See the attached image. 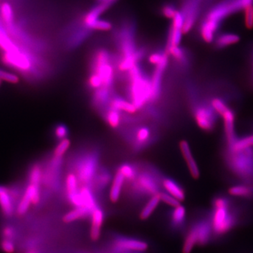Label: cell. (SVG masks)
<instances>
[{
  "label": "cell",
  "instance_id": "obj_28",
  "mask_svg": "<svg viewBox=\"0 0 253 253\" xmlns=\"http://www.w3.org/2000/svg\"><path fill=\"white\" fill-rule=\"evenodd\" d=\"M160 201L159 193L158 194L154 195L152 196L146 204L145 206L143 207L141 213H140V218L142 220H146L150 218L151 215L156 210L157 207L159 205Z\"/></svg>",
  "mask_w": 253,
  "mask_h": 253
},
{
  "label": "cell",
  "instance_id": "obj_36",
  "mask_svg": "<svg viewBox=\"0 0 253 253\" xmlns=\"http://www.w3.org/2000/svg\"><path fill=\"white\" fill-rule=\"evenodd\" d=\"M23 192L30 198L33 205H37L40 202V186L28 184Z\"/></svg>",
  "mask_w": 253,
  "mask_h": 253
},
{
  "label": "cell",
  "instance_id": "obj_47",
  "mask_svg": "<svg viewBox=\"0 0 253 253\" xmlns=\"http://www.w3.org/2000/svg\"><path fill=\"white\" fill-rule=\"evenodd\" d=\"M178 12L177 8L172 3H166L161 8V12L165 17L172 19L177 12Z\"/></svg>",
  "mask_w": 253,
  "mask_h": 253
},
{
  "label": "cell",
  "instance_id": "obj_10",
  "mask_svg": "<svg viewBox=\"0 0 253 253\" xmlns=\"http://www.w3.org/2000/svg\"><path fill=\"white\" fill-rule=\"evenodd\" d=\"M169 62V57L165 59L161 64L155 66L152 78V100L151 103H154L159 100L162 92V83H163V74L166 71V67Z\"/></svg>",
  "mask_w": 253,
  "mask_h": 253
},
{
  "label": "cell",
  "instance_id": "obj_3",
  "mask_svg": "<svg viewBox=\"0 0 253 253\" xmlns=\"http://www.w3.org/2000/svg\"><path fill=\"white\" fill-rule=\"evenodd\" d=\"M128 100L141 110L152 100V80L144 73L139 64L128 71Z\"/></svg>",
  "mask_w": 253,
  "mask_h": 253
},
{
  "label": "cell",
  "instance_id": "obj_30",
  "mask_svg": "<svg viewBox=\"0 0 253 253\" xmlns=\"http://www.w3.org/2000/svg\"><path fill=\"white\" fill-rule=\"evenodd\" d=\"M79 180L76 174L73 172H70L67 174L65 180L66 191L67 196L78 193L80 190Z\"/></svg>",
  "mask_w": 253,
  "mask_h": 253
},
{
  "label": "cell",
  "instance_id": "obj_48",
  "mask_svg": "<svg viewBox=\"0 0 253 253\" xmlns=\"http://www.w3.org/2000/svg\"><path fill=\"white\" fill-rule=\"evenodd\" d=\"M245 25L248 29L253 28V5L244 9Z\"/></svg>",
  "mask_w": 253,
  "mask_h": 253
},
{
  "label": "cell",
  "instance_id": "obj_46",
  "mask_svg": "<svg viewBox=\"0 0 253 253\" xmlns=\"http://www.w3.org/2000/svg\"><path fill=\"white\" fill-rule=\"evenodd\" d=\"M1 239L14 240L17 236V231L12 225H5L1 230Z\"/></svg>",
  "mask_w": 253,
  "mask_h": 253
},
{
  "label": "cell",
  "instance_id": "obj_31",
  "mask_svg": "<svg viewBox=\"0 0 253 253\" xmlns=\"http://www.w3.org/2000/svg\"><path fill=\"white\" fill-rule=\"evenodd\" d=\"M117 171L123 175L125 180L129 181V182L130 181L133 182L135 180L138 174L137 168L135 167V165L130 164V163H122L119 166Z\"/></svg>",
  "mask_w": 253,
  "mask_h": 253
},
{
  "label": "cell",
  "instance_id": "obj_33",
  "mask_svg": "<svg viewBox=\"0 0 253 253\" xmlns=\"http://www.w3.org/2000/svg\"><path fill=\"white\" fill-rule=\"evenodd\" d=\"M42 168L39 164H34L28 172V184L40 186L41 182H42Z\"/></svg>",
  "mask_w": 253,
  "mask_h": 253
},
{
  "label": "cell",
  "instance_id": "obj_42",
  "mask_svg": "<svg viewBox=\"0 0 253 253\" xmlns=\"http://www.w3.org/2000/svg\"><path fill=\"white\" fill-rule=\"evenodd\" d=\"M87 85L91 90L96 91L103 87V83L97 74L91 73L87 80Z\"/></svg>",
  "mask_w": 253,
  "mask_h": 253
},
{
  "label": "cell",
  "instance_id": "obj_6",
  "mask_svg": "<svg viewBox=\"0 0 253 253\" xmlns=\"http://www.w3.org/2000/svg\"><path fill=\"white\" fill-rule=\"evenodd\" d=\"M162 179L159 176L150 172H142L137 174L133 181V191L141 196H151L160 193Z\"/></svg>",
  "mask_w": 253,
  "mask_h": 253
},
{
  "label": "cell",
  "instance_id": "obj_52",
  "mask_svg": "<svg viewBox=\"0 0 253 253\" xmlns=\"http://www.w3.org/2000/svg\"><path fill=\"white\" fill-rule=\"evenodd\" d=\"M27 253H39L37 252V251H35V250H31V251H28Z\"/></svg>",
  "mask_w": 253,
  "mask_h": 253
},
{
  "label": "cell",
  "instance_id": "obj_41",
  "mask_svg": "<svg viewBox=\"0 0 253 253\" xmlns=\"http://www.w3.org/2000/svg\"><path fill=\"white\" fill-rule=\"evenodd\" d=\"M112 23L108 20L104 19H97L89 27L90 31H108L112 29Z\"/></svg>",
  "mask_w": 253,
  "mask_h": 253
},
{
  "label": "cell",
  "instance_id": "obj_50",
  "mask_svg": "<svg viewBox=\"0 0 253 253\" xmlns=\"http://www.w3.org/2000/svg\"><path fill=\"white\" fill-rule=\"evenodd\" d=\"M98 3H105V4H111V5H114V4L118 0H97Z\"/></svg>",
  "mask_w": 253,
  "mask_h": 253
},
{
  "label": "cell",
  "instance_id": "obj_43",
  "mask_svg": "<svg viewBox=\"0 0 253 253\" xmlns=\"http://www.w3.org/2000/svg\"><path fill=\"white\" fill-rule=\"evenodd\" d=\"M19 78L15 74L0 69V81L6 82L11 84H17L19 83Z\"/></svg>",
  "mask_w": 253,
  "mask_h": 253
},
{
  "label": "cell",
  "instance_id": "obj_18",
  "mask_svg": "<svg viewBox=\"0 0 253 253\" xmlns=\"http://www.w3.org/2000/svg\"><path fill=\"white\" fill-rule=\"evenodd\" d=\"M111 6L112 5L111 4H105V3H98L97 5L94 6L89 12L84 14V17H83V24L89 29V27L95 20L99 19L101 16L105 13Z\"/></svg>",
  "mask_w": 253,
  "mask_h": 253
},
{
  "label": "cell",
  "instance_id": "obj_26",
  "mask_svg": "<svg viewBox=\"0 0 253 253\" xmlns=\"http://www.w3.org/2000/svg\"><path fill=\"white\" fill-rule=\"evenodd\" d=\"M240 37L238 34L232 33H225L219 34L215 38V45L218 49H224L238 43Z\"/></svg>",
  "mask_w": 253,
  "mask_h": 253
},
{
  "label": "cell",
  "instance_id": "obj_22",
  "mask_svg": "<svg viewBox=\"0 0 253 253\" xmlns=\"http://www.w3.org/2000/svg\"><path fill=\"white\" fill-rule=\"evenodd\" d=\"M0 211L5 218H11L15 211V201L9 191L0 195Z\"/></svg>",
  "mask_w": 253,
  "mask_h": 253
},
{
  "label": "cell",
  "instance_id": "obj_16",
  "mask_svg": "<svg viewBox=\"0 0 253 253\" xmlns=\"http://www.w3.org/2000/svg\"><path fill=\"white\" fill-rule=\"evenodd\" d=\"M161 185L166 192L169 193L180 202L185 201L186 199L185 189L172 179L169 178V177H163Z\"/></svg>",
  "mask_w": 253,
  "mask_h": 253
},
{
  "label": "cell",
  "instance_id": "obj_17",
  "mask_svg": "<svg viewBox=\"0 0 253 253\" xmlns=\"http://www.w3.org/2000/svg\"><path fill=\"white\" fill-rule=\"evenodd\" d=\"M228 193L232 197L246 201L253 200V185L241 183L229 187Z\"/></svg>",
  "mask_w": 253,
  "mask_h": 253
},
{
  "label": "cell",
  "instance_id": "obj_35",
  "mask_svg": "<svg viewBox=\"0 0 253 253\" xmlns=\"http://www.w3.org/2000/svg\"><path fill=\"white\" fill-rule=\"evenodd\" d=\"M253 147V134L248 136L238 139L234 142L231 147H228V149L234 151L243 150V149H249Z\"/></svg>",
  "mask_w": 253,
  "mask_h": 253
},
{
  "label": "cell",
  "instance_id": "obj_9",
  "mask_svg": "<svg viewBox=\"0 0 253 253\" xmlns=\"http://www.w3.org/2000/svg\"><path fill=\"white\" fill-rule=\"evenodd\" d=\"M2 60L7 65L23 72L29 71L33 67L32 56L27 51H22L20 48L9 52H4Z\"/></svg>",
  "mask_w": 253,
  "mask_h": 253
},
{
  "label": "cell",
  "instance_id": "obj_45",
  "mask_svg": "<svg viewBox=\"0 0 253 253\" xmlns=\"http://www.w3.org/2000/svg\"><path fill=\"white\" fill-rule=\"evenodd\" d=\"M68 134V129L67 125H64V124H59L55 127L54 136L58 141L67 139Z\"/></svg>",
  "mask_w": 253,
  "mask_h": 253
},
{
  "label": "cell",
  "instance_id": "obj_5",
  "mask_svg": "<svg viewBox=\"0 0 253 253\" xmlns=\"http://www.w3.org/2000/svg\"><path fill=\"white\" fill-rule=\"evenodd\" d=\"M100 155L96 150L80 154L73 162L74 173L76 174L80 184L90 186L99 169Z\"/></svg>",
  "mask_w": 253,
  "mask_h": 253
},
{
  "label": "cell",
  "instance_id": "obj_54",
  "mask_svg": "<svg viewBox=\"0 0 253 253\" xmlns=\"http://www.w3.org/2000/svg\"><path fill=\"white\" fill-rule=\"evenodd\" d=\"M141 253L135 252V253Z\"/></svg>",
  "mask_w": 253,
  "mask_h": 253
},
{
  "label": "cell",
  "instance_id": "obj_11",
  "mask_svg": "<svg viewBox=\"0 0 253 253\" xmlns=\"http://www.w3.org/2000/svg\"><path fill=\"white\" fill-rule=\"evenodd\" d=\"M182 13L185 17L184 34H187L192 29L199 12V0H186L182 8Z\"/></svg>",
  "mask_w": 253,
  "mask_h": 253
},
{
  "label": "cell",
  "instance_id": "obj_49",
  "mask_svg": "<svg viewBox=\"0 0 253 253\" xmlns=\"http://www.w3.org/2000/svg\"><path fill=\"white\" fill-rule=\"evenodd\" d=\"M0 248L5 253H14L15 251V244L14 240L1 239L0 241Z\"/></svg>",
  "mask_w": 253,
  "mask_h": 253
},
{
  "label": "cell",
  "instance_id": "obj_7",
  "mask_svg": "<svg viewBox=\"0 0 253 253\" xmlns=\"http://www.w3.org/2000/svg\"><path fill=\"white\" fill-rule=\"evenodd\" d=\"M193 118L198 126L205 132H210L215 128L217 114L210 103H199L193 108Z\"/></svg>",
  "mask_w": 253,
  "mask_h": 253
},
{
  "label": "cell",
  "instance_id": "obj_24",
  "mask_svg": "<svg viewBox=\"0 0 253 253\" xmlns=\"http://www.w3.org/2000/svg\"><path fill=\"white\" fill-rule=\"evenodd\" d=\"M80 194L81 196L83 207H86L92 212L95 207L98 206L97 204L93 189L89 186L83 185L80 188Z\"/></svg>",
  "mask_w": 253,
  "mask_h": 253
},
{
  "label": "cell",
  "instance_id": "obj_2",
  "mask_svg": "<svg viewBox=\"0 0 253 253\" xmlns=\"http://www.w3.org/2000/svg\"><path fill=\"white\" fill-rule=\"evenodd\" d=\"M246 8L244 0H225L212 8L201 26L202 40L207 43L213 42L221 22L230 14Z\"/></svg>",
  "mask_w": 253,
  "mask_h": 253
},
{
  "label": "cell",
  "instance_id": "obj_56",
  "mask_svg": "<svg viewBox=\"0 0 253 253\" xmlns=\"http://www.w3.org/2000/svg\"></svg>",
  "mask_w": 253,
  "mask_h": 253
},
{
  "label": "cell",
  "instance_id": "obj_37",
  "mask_svg": "<svg viewBox=\"0 0 253 253\" xmlns=\"http://www.w3.org/2000/svg\"><path fill=\"white\" fill-rule=\"evenodd\" d=\"M210 105L217 114L221 116L229 109V107L224 100L219 97H213L210 101Z\"/></svg>",
  "mask_w": 253,
  "mask_h": 253
},
{
  "label": "cell",
  "instance_id": "obj_20",
  "mask_svg": "<svg viewBox=\"0 0 253 253\" xmlns=\"http://www.w3.org/2000/svg\"><path fill=\"white\" fill-rule=\"evenodd\" d=\"M108 106L112 107L115 109L118 110L120 112L126 113L128 114H136L139 111L131 101L118 96H113Z\"/></svg>",
  "mask_w": 253,
  "mask_h": 253
},
{
  "label": "cell",
  "instance_id": "obj_1",
  "mask_svg": "<svg viewBox=\"0 0 253 253\" xmlns=\"http://www.w3.org/2000/svg\"><path fill=\"white\" fill-rule=\"evenodd\" d=\"M208 211L213 227L214 242L225 238L242 225L246 219L245 208L238 205L229 195L214 196L211 208Z\"/></svg>",
  "mask_w": 253,
  "mask_h": 253
},
{
  "label": "cell",
  "instance_id": "obj_53",
  "mask_svg": "<svg viewBox=\"0 0 253 253\" xmlns=\"http://www.w3.org/2000/svg\"><path fill=\"white\" fill-rule=\"evenodd\" d=\"M1 83H2V82L0 81V87H1Z\"/></svg>",
  "mask_w": 253,
  "mask_h": 253
},
{
  "label": "cell",
  "instance_id": "obj_34",
  "mask_svg": "<svg viewBox=\"0 0 253 253\" xmlns=\"http://www.w3.org/2000/svg\"><path fill=\"white\" fill-rule=\"evenodd\" d=\"M0 14L7 27L14 25V11L10 4L8 2L1 4L0 6Z\"/></svg>",
  "mask_w": 253,
  "mask_h": 253
},
{
  "label": "cell",
  "instance_id": "obj_8",
  "mask_svg": "<svg viewBox=\"0 0 253 253\" xmlns=\"http://www.w3.org/2000/svg\"><path fill=\"white\" fill-rule=\"evenodd\" d=\"M147 248V243L144 240L122 236L115 238L111 246L114 253H141Z\"/></svg>",
  "mask_w": 253,
  "mask_h": 253
},
{
  "label": "cell",
  "instance_id": "obj_40",
  "mask_svg": "<svg viewBox=\"0 0 253 253\" xmlns=\"http://www.w3.org/2000/svg\"><path fill=\"white\" fill-rule=\"evenodd\" d=\"M70 147V141L69 139H65L59 141L56 148L53 151V155L57 158H63L64 154L67 153L69 148Z\"/></svg>",
  "mask_w": 253,
  "mask_h": 253
},
{
  "label": "cell",
  "instance_id": "obj_44",
  "mask_svg": "<svg viewBox=\"0 0 253 253\" xmlns=\"http://www.w3.org/2000/svg\"><path fill=\"white\" fill-rule=\"evenodd\" d=\"M159 196L160 201H161L162 202H165V203L169 205L170 207H174L181 205L180 201H179L177 199H176L175 198H174L173 196L166 192V191H163V192L160 191Z\"/></svg>",
  "mask_w": 253,
  "mask_h": 253
},
{
  "label": "cell",
  "instance_id": "obj_32",
  "mask_svg": "<svg viewBox=\"0 0 253 253\" xmlns=\"http://www.w3.org/2000/svg\"><path fill=\"white\" fill-rule=\"evenodd\" d=\"M183 34V30L171 26L168 34L166 48L169 47L180 46Z\"/></svg>",
  "mask_w": 253,
  "mask_h": 253
},
{
  "label": "cell",
  "instance_id": "obj_38",
  "mask_svg": "<svg viewBox=\"0 0 253 253\" xmlns=\"http://www.w3.org/2000/svg\"><path fill=\"white\" fill-rule=\"evenodd\" d=\"M166 52L169 56L173 57L178 62L186 60V52L180 46L169 47L166 49Z\"/></svg>",
  "mask_w": 253,
  "mask_h": 253
},
{
  "label": "cell",
  "instance_id": "obj_23",
  "mask_svg": "<svg viewBox=\"0 0 253 253\" xmlns=\"http://www.w3.org/2000/svg\"><path fill=\"white\" fill-rule=\"evenodd\" d=\"M125 177H123L118 171L115 174L112 185L109 192V199L112 202H116L120 199L121 193H122V188L125 182Z\"/></svg>",
  "mask_w": 253,
  "mask_h": 253
},
{
  "label": "cell",
  "instance_id": "obj_39",
  "mask_svg": "<svg viewBox=\"0 0 253 253\" xmlns=\"http://www.w3.org/2000/svg\"><path fill=\"white\" fill-rule=\"evenodd\" d=\"M32 205L31 199L28 196L23 192V196L20 197L17 205V213L18 215H24L28 212V209Z\"/></svg>",
  "mask_w": 253,
  "mask_h": 253
},
{
  "label": "cell",
  "instance_id": "obj_55",
  "mask_svg": "<svg viewBox=\"0 0 253 253\" xmlns=\"http://www.w3.org/2000/svg\"><path fill=\"white\" fill-rule=\"evenodd\" d=\"M199 1H201V0H199Z\"/></svg>",
  "mask_w": 253,
  "mask_h": 253
},
{
  "label": "cell",
  "instance_id": "obj_25",
  "mask_svg": "<svg viewBox=\"0 0 253 253\" xmlns=\"http://www.w3.org/2000/svg\"><path fill=\"white\" fill-rule=\"evenodd\" d=\"M102 112L107 124L111 128L117 129L120 126L122 121V112L109 106H107Z\"/></svg>",
  "mask_w": 253,
  "mask_h": 253
},
{
  "label": "cell",
  "instance_id": "obj_15",
  "mask_svg": "<svg viewBox=\"0 0 253 253\" xmlns=\"http://www.w3.org/2000/svg\"><path fill=\"white\" fill-rule=\"evenodd\" d=\"M90 217V238L94 241H97L101 236V231L104 221V213L100 207L97 206L92 210Z\"/></svg>",
  "mask_w": 253,
  "mask_h": 253
},
{
  "label": "cell",
  "instance_id": "obj_21",
  "mask_svg": "<svg viewBox=\"0 0 253 253\" xmlns=\"http://www.w3.org/2000/svg\"><path fill=\"white\" fill-rule=\"evenodd\" d=\"M111 180H112V176L107 169L99 168L90 187L95 191H101L109 185Z\"/></svg>",
  "mask_w": 253,
  "mask_h": 253
},
{
  "label": "cell",
  "instance_id": "obj_19",
  "mask_svg": "<svg viewBox=\"0 0 253 253\" xmlns=\"http://www.w3.org/2000/svg\"><path fill=\"white\" fill-rule=\"evenodd\" d=\"M133 147L136 150H141L143 147H147L152 137V130L147 126H141L135 130Z\"/></svg>",
  "mask_w": 253,
  "mask_h": 253
},
{
  "label": "cell",
  "instance_id": "obj_14",
  "mask_svg": "<svg viewBox=\"0 0 253 253\" xmlns=\"http://www.w3.org/2000/svg\"><path fill=\"white\" fill-rule=\"evenodd\" d=\"M180 148L184 159L186 161L190 174L193 179L198 180L201 175L200 169H199L197 163L194 159L192 152L190 149L189 144L186 141L183 140V141H181L180 143Z\"/></svg>",
  "mask_w": 253,
  "mask_h": 253
},
{
  "label": "cell",
  "instance_id": "obj_51",
  "mask_svg": "<svg viewBox=\"0 0 253 253\" xmlns=\"http://www.w3.org/2000/svg\"><path fill=\"white\" fill-rule=\"evenodd\" d=\"M9 191V188L7 186H2V185H0V195L1 193L6 192V191Z\"/></svg>",
  "mask_w": 253,
  "mask_h": 253
},
{
  "label": "cell",
  "instance_id": "obj_29",
  "mask_svg": "<svg viewBox=\"0 0 253 253\" xmlns=\"http://www.w3.org/2000/svg\"><path fill=\"white\" fill-rule=\"evenodd\" d=\"M0 48L4 50V52H9L19 48L10 38L7 31L1 24H0Z\"/></svg>",
  "mask_w": 253,
  "mask_h": 253
},
{
  "label": "cell",
  "instance_id": "obj_12",
  "mask_svg": "<svg viewBox=\"0 0 253 253\" xmlns=\"http://www.w3.org/2000/svg\"><path fill=\"white\" fill-rule=\"evenodd\" d=\"M169 225L173 232L185 233L188 224L186 223V208L183 205L172 207L169 215Z\"/></svg>",
  "mask_w": 253,
  "mask_h": 253
},
{
  "label": "cell",
  "instance_id": "obj_4",
  "mask_svg": "<svg viewBox=\"0 0 253 253\" xmlns=\"http://www.w3.org/2000/svg\"><path fill=\"white\" fill-rule=\"evenodd\" d=\"M228 166L241 183L253 185V148L243 150L228 149Z\"/></svg>",
  "mask_w": 253,
  "mask_h": 253
},
{
  "label": "cell",
  "instance_id": "obj_13",
  "mask_svg": "<svg viewBox=\"0 0 253 253\" xmlns=\"http://www.w3.org/2000/svg\"><path fill=\"white\" fill-rule=\"evenodd\" d=\"M221 117L222 118L224 122V133L227 147H231L237 139L235 130V113L232 108H229Z\"/></svg>",
  "mask_w": 253,
  "mask_h": 253
},
{
  "label": "cell",
  "instance_id": "obj_27",
  "mask_svg": "<svg viewBox=\"0 0 253 253\" xmlns=\"http://www.w3.org/2000/svg\"><path fill=\"white\" fill-rule=\"evenodd\" d=\"M92 212L88 210L84 207H74L73 210L69 211L68 213L64 215V221L67 223L73 222L76 220L83 219V218H87L91 215Z\"/></svg>",
  "mask_w": 253,
  "mask_h": 253
}]
</instances>
